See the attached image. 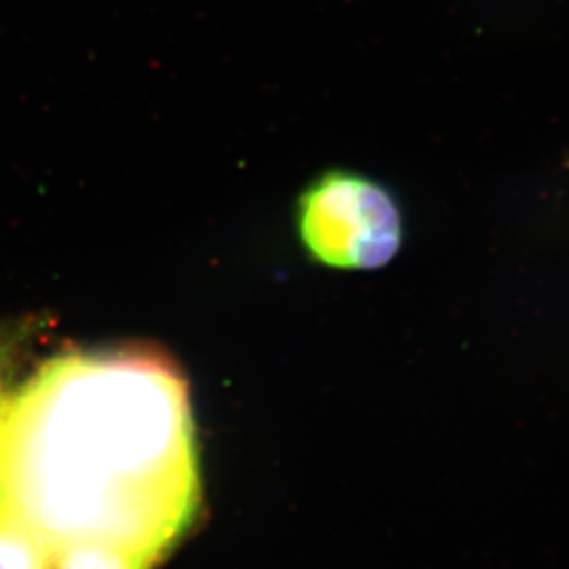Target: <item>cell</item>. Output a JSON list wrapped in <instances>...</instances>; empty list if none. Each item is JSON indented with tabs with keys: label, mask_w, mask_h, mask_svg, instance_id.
Returning <instances> with one entry per match:
<instances>
[{
	"label": "cell",
	"mask_w": 569,
	"mask_h": 569,
	"mask_svg": "<svg viewBox=\"0 0 569 569\" xmlns=\"http://www.w3.org/2000/svg\"><path fill=\"white\" fill-rule=\"evenodd\" d=\"M152 562L106 543H78L54 555V569H152Z\"/></svg>",
	"instance_id": "4"
},
{
	"label": "cell",
	"mask_w": 569,
	"mask_h": 569,
	"mask_svg": "<svg viewBox=\"0 0 569 569\" xmlns=\"http://www.w3.org/2000/svg\"><path fill=\"white\" fill-rule=\"evenodd\" d=\"M6 398H2V395H0V411H2V406H4Z\"/></svg>",
	"instance_id": "5"
},
{
	"label": "cell",
	"mask_w": 569,
	"mask_h": 569,
	"mask_svg": "<svg viewBox=\"0 0 569 569\" xmlns=\"http://www.w3.org/2000/svg\"><path fill=\"white\" fill-rule=\"evenodd\" d=\"M200 503L194 426L178 368L150 350L44 362L0 411V512L52 557L106 543L152 565Z\"/></svg>",
	"instance_id": "1"
},
{
	"label": "cell",
	"mask_w": 569,
	"mask_h": 569,
	"mask_svg": "<svg viewBox=\"0 0 569 569\" xmlns=\"http://www.w3.org/2000/svg\"><path fill=\"white\" fill-rule=\"evenodd\" d=\"M301 239L335 269H379L401 247L403 222L395 198L361 176L329 174L301 198Z\"/></svg>",
	"instance_id": "2"
},
{
	"label": "cell",
	"mask_w": 569,
	"mask_h": 569,
	"mask_svg": "<svg viewBox=\"0 0 569 569\" xmlns=\"http://www.w3.org/2000/svg\"><path fill=\"white\" fill-rule=\"evenodd\" d=\"M0 569H54V557L17 521L0 512Z\"/></svg>",
	"instance_id": "3"
}]
</instances>
